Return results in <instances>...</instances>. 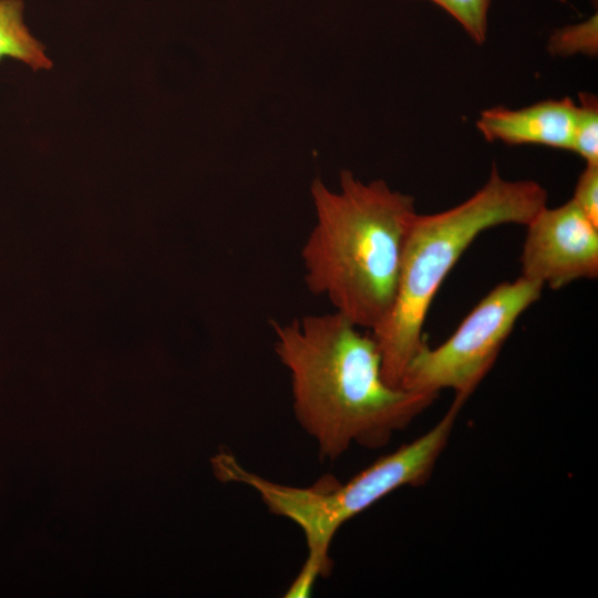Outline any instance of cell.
<instances>
[{"label": "cell", "mask_w": 598, "mask_h": 598, "mask_svg": "<svg viewBox=\"0 0 598 598\" xmlns=\"http://www.w3.org/2000/svg\"><path fill=\"white\" fill-rule=\"evenodd\" d=\"M316 224L301 248L305 282L359 328L375 330L396 292L404 246L416 216L414 199L381 179L349 171L340 188L311 184Z\"/></svg>", "instance_id": "7a4b0ae2"}, {"label": "cell", "mask_w": 598, "mask_h": 598, "mask_svg": "<svg viewBox=\"0 0 598 598\" xmlns=\"http://www.w3.org/2000/svg\"><path fill=\"white\" fill-rule=\"evenodd\" d=\"M570 151L586 164L598 165V102L589 93L579 94Z\"/></svg>", "instance_id": "9c48e42d"}, {"label": "cell", "mask_w": 598, "mask_h": 598, "mask_svg": "<svg viewBox=\"0 0 598 598\" xmlns=\"http://www.w3.org/2000/svg\"><path fill=\"white\" fill-rule=\"evenodd\" d=\"M571 200L598 226V165L586 164L577 179Z\"/></svg>", "instance_id": "8fae6325"}, {"label": "cell", "mask_w": 598, "mask_h": 598, "mask_svg": "<svg viewBox=\"0 0 598 598\" xmlns=\"http://www.w3.org/2000/svg\"><path fill=\"white\" fill-rule=\"evenodd\" d=\"M270 323L295 415L323 458L336 460L352 444L384 446L437 398L390 385L372 333L337 311Z\"/></svg>", "instance_id": "6da1fadb"}, {"label": "cell", "mask_w": 598, "mask_h": 598, "mask_svg": "<svg viewBox=\"0 0 598 598\" xmlns=\"http://www.w3.org/2000/svg\"><path fill=\"white\" fill-rule=\"evenodd\" d=\"M535 181H508L494 165L485 184L458 205L416 214L404 246L393 305L373 331L384 380L400 386L425 344L423 326L440 287L464 251L483 231L504 224L526 225L547 203Z\"/></svg>", "instance_id": "3957f363"}, {"label": "cell", "mask_w": 598, "mask_h": 598, "mask_svg": "<svg viewBox=\"0 0 598 598\" xmlns=\"http://www.w3.org/2000/svg\"><path fill=\"white\" fill-rule=\"evenodd\" d=\"M525 226L522 277L557 290L598 276V226L571 199L546 205Z\"/></svg>", "instance_id": "8992f818"}, {"label": "cell", "mask_w": 598, "mask_h": 598, "mask_svg": "<svg viewBox=\"0 0 598 598\" xmlns=\"http://www.w3.org/2000/svg\"><path fill=\"white\" fill-rule=\"evenodd\" d=\"M543 286L519 276L494 287L443 343H426L409 363L400 386L437 394L451 389L466 402L494 365L519 317L542 296Z\"/></svg>", "instance_id": "5b68a950"}, {"label": "cell", "mask_w": 598, "mask_h": 598, "mask_svg": "<svg viewBox=\"0 0 598 598\" xmlns=\"http://www.w3.org/2000/svg\"><path fill=\"white\" fill-rule=\"evenodd\" d=\"M464 402L454 399L441 420L417 439L371 465L344 483L324 476L310 486L297 487L269 481L245 468L237 458L220 452L213 471L221 482L255 489L268 509L297 524L305 536L308 556L288 590V596H306L319 576L331 569L329 549L338 529L390 493L404 486L424 484L442 455Z\"/></svg>", "instance_id": "277c9868"}, {"label": "cell", "mask_w": 598, "mask_h": 598, "mask_svg": "<svg viewBox=\"0 0 598 598\" xmlns=\"http://www.w3.org/2000/svg\"><path fill=\"white\" fill-rule=\"evenodd\" d=\"M576 109L577 104L567 96L517 110L497 106L484 110L476 126L488 142L534 144L570 151Z\"/></svg>", "instance_id": "52a82bcc"}, {"label": "cell", "mask_w": 598, "mask_h": 598, "mask_svg": "<svg viewBox=\"0 0 598 598\" xmlns=\"http://www.w3.org/2000/svg\"><path fill=\"white\" fill-rule=\"evenodd\" d=\"M452 16L477 44L486 40L491 0H431Z\"/></svg>", "instance_id": "30bf717a"}, {"label": "cell", "mask_w": 598, "mask_h": 598, "mask_svg": "<svg viewBox=\"0 0 598 598\" xmlns=\"http://www.w3.org/2000/svg\"><path fill=\"white\" fill-rule=\"evenodd\" d=\"M22 0H0V61H20L33 71L50 70L45 47L34 38L23 19Z\"/></svg>", "instance_id": "ba28073f"}]
</instances>
